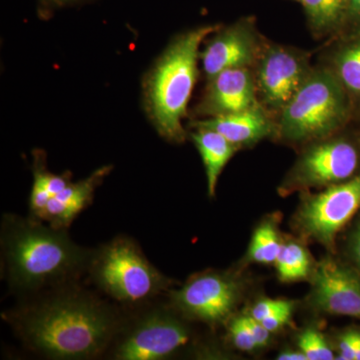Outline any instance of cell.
I'll use <instances>...</instances> for the list:
<instances>
[{"label":"cell","mask_w":360,"mask_h":360,"mask_svg":"<svg viewBox=\"0 0 360 360\" xmlns=\"http://www.w3.org/2000/svg\"><path fill=\"white\" fill-rule=\"evenodd\" d=\"M71 283L4 315L26 347L53 359H87L115 342L124 319L115 307Z\"/></svg>","instance_id":"obj_1"},{"label":"cell","mask_w":360,"mask_h":360,"mask_svg":"<svg viewBox=\"0 0 360 360\" xmlns=\"http://www.w3.org/2000/svg\"><path fill=\"white\" fill-rule=\"evenodd\" d=\"M1 252L9 286L22 292L72 283L87 271L92 255L65 229L9 214L2 221Z\"/></svg>","instance_id":"obj_2"},{"label":"cell","mask_w":360,"mask_h":360,"mask_svg":"<svg viewBox=\"0 0 360 360\" xmlns=\"http://www.w3.org/2000/svg\"><path fill=\"white\" fill-rule=\"evenodd\" d=\"M206 25L175 37L158 59L146 82V103L158 134L168 141L181 143L186 137L184 118L198 82L200 47L220 28Z\"/></svg>","instance_id":"obj_3"},{"label":"cell","mask_w":360,"mask_h":360,"mask_svg":"<svg viewBox=\"0 0 360 360\" xmlns=\"http://www.w3.org/2000/svg\"><path fill=\"white\" fill-rule=\"evenodd\" d=\"M349 115L348 94L333 71L314 65L304 84L276 116L277 139L305 144L335 134Z\"/></svg>","instance_id":"obj_4"},{"label":"cell","mask_w":360,"mask_h":360,"mask_svg":"<svg viewBox=\"0 0 360 360\" xmlns=\"http://www.w3.org/2000/svg\"><path fill=\"white\" fill-rule=\"evenodd\" d=\"M87 271L99 290L125 305L153 300L172 283L148 262L136 243L124 236L92 251Z\"/></svg>","instance_id":"obj_5"},{"label":"cell","mask_w":360,"mask_h":360,"mask_svg":"<svg viewBox=\"0 0 360 360\" xmlns=\"http://www.w3.org/2000/svg\"><path fill=\"white\" fill-rule=\"evenodd\" d=\"M179 316L172 307H155L123 322L111 345L113 359L161 360L174 356L191 340V329Z\"/></svg>","instance_id":"obj_6"},{"label":"cell","mask_w":360,"mask_h":360,"mask_svg":"<svg viewBox=\"0 0 360 360\" xmlns=\"http://www.w3.org/2000/svg\"><path fill=\"white\" fill-rule=\"evenodd\" d=\"M360 165L359 148L335 134L305 144L281 186L284 194L326 188L354 177Z\"/></svg>","instance_id":"obj_7"},{"label":"cell","mask_w":360,"mask_h":360,"mask_svg":"<svg viewBox=\"0 0 360 360\" xmlns=\"http://www.w3.org/2000/svg\"><path fill=\"white\" fill-rule=\"evenodd\" d=\"M314 66L310 52L269 40L253 68L258 101L276 117L309 78Z\"/></svg>","instance_id":"obj_8"},{"label":"cell","mask_w":360,"mask_h":360,"mask_svg":"<svg viewBox=\"0 0 360 360\" xmlns=\"http://www.w3.org/2000/svg\"><path fill=\"white\" fill-rule=\"evenodd\" d=\"M240 296V283L236 277L210 270L191 276L179 290L169 291V302L182 317L217 326L229 321Z\"/></svg>","instance_id":"obj_9"},{"label":"cell","mask_w":360,"mask_h":360,"mask_svg":"<svg viewBox=\"0 0 360 360\" xmlns=\"http://www.w3.org/2000/svg\"><path fill=\"white\" fill-rule=\"evenodd\" d=\"M360 207V174L307 196L296 214L302 233L329 248Z\"/></svg>","instance_id":"obj_10"},{"label":"cell","mask_w":360,"mask_h":360,"mask_svg":"<svg viewBox=\"0 0 360 360\" xmlns=\"http://www.w3.org/2000/svg\"><path fill=\"white\" fill-rule=\"evenodd\" d=\"M269 39L258 30L255 16H245L227 26H220L210 35L200 51L206 80L231 68H252Z\"/></svg>","instance_id":"obj_11"},{"label":"cell","mask_w":360,"mask_h":360,"mask_svg":"<svg viewBox=\"0 0 360 360\" xmlns=\"http://www.w3.org/2000/svg\"><path fill=\"white\" fill-rule=\"evenodd\" d=\"M259 103L252 68H231L207 80L193 115L198 120L217 117L250 110Z\"/></svg>","instance_id":"obj_12"},{"label":"cell","mask_w":360,"mask_h":360,"mask_svg":"<svg viewBox=\"0 0 360 360\" xmlns=\"http://www.w3.org/2000/svg\"><path fill=\"white\" fill-rule=\"evenodd\" d=\"M310 302L319 311L360 319L359 276L345 265L326 258L314 270Z\"/></svg>","instance_id":"obj_13"},{"label":"cell","mask_w":360,"mask_h":360,"mask_svg":"<svg viewBox=\"0 0 360 360\" xmlns=\"http://www.w3.org/2000/svg\"><path fill=\"white\" fill-rule=\"evenodd\" d=\"M191 127L215 130L240 149L276 137V117L259 103L240 112L195 120L191 122Z\"/></svg>","instance_id":"obj_14"},{"label":"cell","mask_w":360,"mask_h":360,"mask_svg":"<svg viewBox=\"0 0 360 360\" xmlns=\"http://www.w3.org/2000/svg\"><path fill=\"white\" fill-rule=\"evenodd\" d=\"M111 169L112 167L106 165L92 172L86 179L71 181L63 191L52 196L37 220L47 222L53 229L68 231L78 214L91 205L97 187L103 184Z\"/></svg>","instance_id":"obj_15"},{"label":"cell","mask_w":360,"mask_h":360,"mask_svg":"<svg viewBox=\"0 0 360 360\" xmlns=\"http://www.w3.org/2000/svg\"><path fill=\"white\" fill-rule=\"evenodd\" d=\"M191 137L205 165L208 194L213 198L220 174L239 148L224 135L205 127H195Z\"/></svg>","instance_id":"obj_16"},{"label":"cell","mask_w":360,"mask_h":360,"mask_svg":"<svg viewBox=\"0 0 360 360\" xmlns=\"http://www.w3.org/2000/svg\"><path fill=\"white\" fill-rule=\"evenodd\" d=\"M319 63L333 71L348 96L360 97V37L338 46L324 45Z\"/></svg>","instance_id":"obj_17"},{"label":"cell","mask_w":360,"mask_h":360,"mask_svg":"<svg viewBox=\"0 0 360 360\" xmlns=\"http://www.w3.org/2000/svg\"><path fill=\"white\" fill-rule=\"evenodd\" d=\"M302 6L315 39H328L345 27L350 0H292Z\"/></svg>","instance_id":"obj_18"},{"label":"cell","mask_w":360,"mask_h":360,"mask_svg":"<svg viewBox=\"0 0 360 360\" xmlns=\"http://www.w3.org/2000/svg\"><path fill=\"white\" fill-rule=\"evenodd\" d=\"M33 184L30 198V217L37 220L52 196L60 193L71 182L70 172L59 175L49 172L44 153H34Z\"/></svg>","instance_id":"obj_19"},{"label":"cell","mask_w":360,"mask_h":360,"mask_svg":"<svg viewBox=\"0 0 360 360\" xmlns=\"http://www.w3.org/2000/svg\"><path fill=\"white\" fill-rule=\"evenodd\" d=\"M274 264L279 278L284 283L307 278L311 270L309 252L295 241L283 243Z\"/></svg>","instance_id":"obj_20"},{"label":"cell","mask_w":360,"mask_h":360,"mask_svg":"<svg viewBox=\"0 0 360 360\" xmlns=\"http://www.w3.org/2000/svg\"><path fill=\"white\" fill-rule=\"evenodd\" d=\"M281 245L283 243L279 239L276 227L271 222H265L253 234L248 250V258L257 264H274Z\"/></svg>","instance_id":"obj_21"},{"label":"cell","mask_w":360,"mask_h":360,"mask_svg":"<svg viewBox=\"0 0 360 360\" xmlns=\"http://www.w3.org/2000/svg\"><path fill=\"white\" fill-rule=\"evenodd\" d=\"M298 347L307 360L336 359L333 349L317 329L307 328L298 338Z\"/></svg>","instance_id":"obj_22"},{"label":"cell","mask_w":360,"mask_h":360,"mask_svg":"<svg viewBox=\"0 0 360 360\" xmlns=\"http://www.w3.org/2000/svg\"><path fill=\"white\" fill-rule=\"evenodd\" d=\"M229 333L234 347L241 352H253L258 348L245 316L238 317L231 321Z\"/></svg>","instance_id":"obj_23"},{"label":"cell","mask_w":360,"mask_h":360,"mask_svg":"<svg viewBox=\"0 0 360 360\" xmlns=\"http://www.w3.org/2000/svg\"><path fill=\"white\" fill-rule=\"evenodd\" d=\"M295 309V303L285 300H262L251 309L250 316L258 321L285 309Z\"/></svg>","instance_id":"obj_24"},{"label":"cell","mask_w":360,"mask_h":360,"mask_svg":"<svg viewBox=\"0 0 360 360\" xmlns=\"http://www.w3.org/2000/svg\"><path fill=\"white\" fill-rule=\"evenodd\" d=\"M360 333L349 330L343 333L338 340V355L336 359L355 360L357 345H359Z\"/></svg>","instance_id":"obj_25"},{"label":"cell","mask_w":360,"mask_h":360,"mask_svg":"<svg viewBox=\"0 0 360 360\" xmlns=\"http://www.w3.org/2000/svg\"><path fill=\"white\" fill-rule=\"evenodd\" d=\"M246 324L250 328L251 333H252L253 338H255V343L257 347H264L269 345L270 341V333L262 322L257 321V319L251 317L250 315L245 316Z\"/></svg>","instance_id":"obj_26"},{"label":"cell","mask_w":360,"mask_h":360,"mask_svg":"<svg viewBox=\"0 0 360 360\" xmlns=\"http://www.w3.org/2000/svg\"><path fill=\"white\" fill-rule=\"evenodd\" d=\"M293 309L283 310V311L276 312V314L270 315V316L262 321V324L269 333H276L279 329L283 328L285 324L290 321Z\"/></svg>","instance_id":"obj_27"},{"label":"cell","mask_w":360,"mask_h":360,"mask_svg":"<svg viewBox=\"0 0 360 360\" xmlns=\"http://www.w3.org/2000/svg\"><path fill=\"white\" fill-rule=\"evenodd\" d=\"M350 255L354 258L355 264L360 269V222L356 225L352 238H350Z\"/></svg>","instance_id":"obj_28"},{"label":"cell","mask_w":360,"mask_h":360,"mask_svg":"<svg viewBox=\"0 0 360 360\" xmlns=\"http://www.w3.org/2000/svg\"><path fill=\"white\" fill-rule=\"evenodd\" d=\"M348 23L360 25V0H350L347 25Z\"/></svg>","instance_id":"obj_29"},{"label":"cell","mask_w":360,"mask_h":360,"mask_svg":"<svg viewBox=\"0 0 360 360\" xmlns=\"http://www.w3.org/2000/svg\"><path fill=\"white\" fill-rule=\"evenodd\" d=\"M278 360H307L302 352H283L277 355Z\"/></svg>","instance_id":"obj_30"},{"label":"cell","mask_w":360,"mask_h":360,"mask_svg":"<svg viewBox=\"0 0 360 360\" xmlns=\"http://www.w3.org/2000/svg\"><path fill=\"white\" fill-rule=\"evenodd\" d=\"M45 4L53 7H63L75 4V2L82 1V0H44Z\"/></svg>","instance_id":"obj_31"},{"label":"cell","mask_w":360,"mask_h":360,"mask_svg":"<svg viewBox=\"0 0 360 360\" xmlns=\"http://www.w3.org/2000/svg\"><path fill=\"white\" fill-rule=\"evenodd\" d=\"M355 360H360V336L359 345H357L356 354H355Z\"/></svg>","instance_id":"obj_32"}]
</instances>
